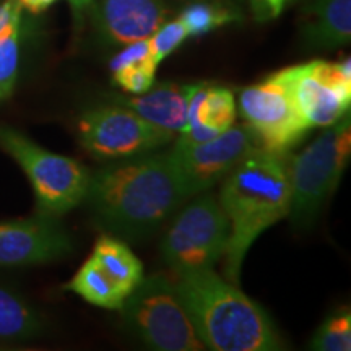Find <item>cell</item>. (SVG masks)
Wrapping results in <instances>:
<instances>
[{"label": "cell", "mask_w": 351, "mask_h": 351, "mask_svg": "<svg viewBox=\"0 0 351 351\" xmlns=\"http://www.w3.org/2000/svg\"><path fill=\"white\" fill-rule=\"evenodd\" d=\"M186 199L168 153L104 166L91 174L85 197L99 226L132 241L152 236Z\"/></svg>", "instance_id": "1"}, {"label": "cell", "mask_w": 351, "mask_h": 351, "mask_svg": "<svg viewBox=\"0 0 351 351\" xmlns=\"http://www.w3.org/2000/svg\"><path fill=\"white\" fill-rule=\"evenodd\" d=\"M291 204L289 165L285 153L254 148L230 171L219 205L230 223L225 276L238 285L244 258L258 236L285 218Z\"/></svg>", "instance_id": "2"}, {"label": "cell", "mask_w": 351, "mask_h": 351, "mask_svg": "<svg viewBox=\"0 0 351 351\" xmlns=\"http://www.w3.org/2000/svg\"><path fill=\"white\" fill-rule=\"evenodd\" d=\"M179 298L205 348L276 351L283 340L265 311L212 269L178 275Z\"/></svg>", "instance_id": "3"}, {"label": "cell", "mask_w": 351, "mask_h": 351, "mask_svg": "<svg viewBox=\"0 0 351 351\" xmlns=\"http://www.w3.org/2000/svg\"><path fill=\"white\" fill-rule=\"evenodd\" d=\"M351 155V124L346 114L306 150L289 158L291 204L288 215L296 226H307L339 186Z\"/></svg>", "instance_id": "4"}, {"label": "cell", "mask_w": 351, "mask_h": 351, "mask_svg": "<svg viewBox=\"0 0 351 351\" xmlns=\"http://www.w3.org/2000/svg\"><path fill=\"white\" fill-rule=\"evenodd\" d=\"M125 327L152 350L200 351L205 346L179 298L176 283L165 275L142 278L121 307Z\"/></svg>", "instance_id": "5"}, {"label": "cell", "mask_w": 351, "mask_h": 351, "mask_svg": "<svg viewBox=\"0 0 351 351\" xmlns=\"http://www.w3.org/2000/svg\"><path fill=\"white\" fill-rule=\"evenodd\" d=\"M0 148L32 182L39 213L60 217L85 202L91 174L73 158L44 150L21 132L0 125Z\"/></svg>", "instance_id": "6"}, {"label": "cell", "mask_w": 351, "mask_h": 351, "mask_svg": "<svg viewBox=\"0 0 351 351\" xmlns=\"http://www.w3.org/2000/svg\"><path fill=\"white\" fill-rule=\"evenodd\" d=\"M230 223L212 194L189 204L166 231L161 257L174 274L212 269L225 254Z\"/></svg>", "instance_id": "7"}, {"label": "cell", "mask_w": 351, "mask_h": 351, "mask_svg": "<svg viewBox=\"0 0 351 351\" xmlns=\"http://www.w3.org/2000/svg\"><path fill=\"white\" fill-rule=\"evenodd\" d=\"M78 142L95 160L117 161L165 147L174 134L121 104L86 109L77 122Z\"/></svg>", "instance_id": "8"}, {"label": "cell", "mask_w": 351, "mask_h": 351, "mask_svg": "<svg viewBox=\"0 0 351 351\" xmlns=\"http://www.w3.org/2000/svg\"><path fill=\"white\" fill-rule=\"evenodd\" d=\"M307 129L330 127L345 117L351 104L350 59L313 60L276 72Z\"/></svg>", "instance_id": "9"}, {"label": "cell", "mask_w": 351, "mask_h": 351, "mask_svg": "<svg viewBox=\"0 0 351 351\" xmlns=\"http://www.w3.org/2000/svg\"><path fill=\"white\" fill-rule=\"evenodd\" d=\"M239 111L252 137L267 152L287 155L309 132L276 73L241 91Z\"/></svg>", "instance_id": "10"}, {"label": "cell", "mask_w": 351, "mask_h": 351, "mask_svg": "<svg viewBox=\"0 0 351 351\" xmlns=\"http://www.w3.org/2000/svg\"><path fill=\"white\" fill-rule=\"evenodd\" d=\"M256 138L245 125H231L207 142L176 140L168 155L181 179L187 197L208 191L225 179L243 158L256 148Z\"/></svg>", "instance_id": "11"}, {"label": "cell", "mask_w": 351, "mask_h": 351, "mask_svg": "<svg viewBox=\"0 0 351 351\" xmlns=\"http://www.w3.org/2000/svg\"><path fill=\"white\" fill-rule=\"evenodd\" d=\"M73 243L56 217H36L0 223V267L47 263L72 252Z\"/></svg>", "instance_id": "12"}, {"label": "cell", "mask_w": 351, "mask_h": 351, "mask_svg": "<svg viewBox=\"0 0 351 351\" xmlns=\"http://www.w3.org/2000/svg\"><path fill=\"white\" fill-rule=\"evenodd\" d=\"M161 0H99L93 20L99 36L111 44H129L148 39L165 23Z\"/></svg>", "instance_id": "13"}, {"label": "cell", "mask_w": 351, "mask_h": 351, "mask_svg": "<svg viewBox=\"0 0 351 351\" xmlns=\"http://www.w3.org/2000/svg\"><path fill=\"white\" fill-rule=\"evenodd\" d=\"M112 103L121 104L150 124L173 134H182L187 125V85L158 83L142 95H114Z\"/></svg>", "instance_id": "14"}, {"label": "cell", "mask_w": 351, "mask_h": 351, "mask_svg": "<svg viewBox=\"0 0 351 351\" xmlns=\"http://www.w3.org/2000/svg\"><path fill=\"white\" fill-rule=\"evenodd\" d=\"M301 36L309 49H335L351 39V0H307Z\"/></svg>", "instance_id": "15"}, {"label": "cell", "mask_w": 351, "mask_h": 351, "mask_svg": "<svg viewBox=\"0 0 351 351\" xmlns=\"http://www.w3.org/2000/svg\"><path fill=\"white\" fill-rule=\"evenodd\" d=\"M91 258L116 283V287L124 293L125 298L142 282V262L127 247L125 243L112 236H101L96 241Z\"/></svg>", "instance_id": "16"}, {"label": "cell", "mask_w": 351, "mask_h": 351, "mask_svg": "<svg viewBox=\"0 0 351 351\" xmlns=\"http://www.w3.org/2000/svg\"><path fill=\"white\" fill-rule=\"evenodd\" d=\"M64 288L75 293L88 304L103 307V309L121 311L125 301L124 293L91 257L83 263L73 278L64 285Z\"/></svg>", "instance_id": "17"}, {"label": "cell", "mask_w": 351, "mask_h": 351, "mask_svg": "<svg viewBox=\"0 0 351 351\" xmlns=\"http://www.w3.org/2000/svg\"><path fill=\"white\" fill-rule=\"evenodd\" d=\"M43 332L41 315L20 295L0 287V340H26Z\"/></svg>", "instance_id": "18"}, {"label": "cell", "mask_w": 351, "mask_h": 351, "mask_svg": "<svg viewBox=\"0 0 351 351\" xmlns=\"http://www.w3.org/2000/svg\"><path fill=\"white\" fill-rule=\"evenodd\" d=\"M179 19L189 36H202L232 21H239L241 13L223 0H195L184 8Z\"/></svg>", "instance_id": "19"}, {"label": "cell", "mask_w": 351, "mask_h": 351, "mask_svg": "<svg viewBox=\"0 0 351 351\" xmlns=\"http://www.w3.org/2000/svg\"><path fill=\"white\" fill-rule=\"evenodd\" d=\"M311 348L319 351L351 350V313L348 307L335 311L314 333Z\"/></svg>", "instance_id": "20"}, {"label": "cell", "mask_w": 351, "mask_h": 351, "mask_svg": "<svg viewBox=\"0 0 351 351\" xmlns=\"http://www.w3.org/2000/svg\"><path fill=\"white\" fill-rule=\"evenodd\" d=\"M20 25L21 19L15 20L0 34V101L10 98L19 77Z\"/></svg>", "instance_id": "21"}, {"label": "cell", "mask_w": 351, "mask_h": 351, "mask_svg": "<svg viewBox=\"0 0 351 351\" xmlns=\"http://www.w3.org/2000/svg\"><path fill=\"white\" fill-rule=\"evenodd\" d=\"M158 65L155 60L145 59L140 62H134L121 67L112 72V80L117 86H121L124 91H129L132 95H142L147 90H150L155 83V72Z\"/></svg>", "instance_id": "22"}, {"label": "cell", "mask_w": 351, "mask_h": 351, "mask_svg": "<svg viewBox=\"0 0 351 351\" xmlns=\"http://www.w3.org/2000/svg\"><path fill=\"white\" fill-rule=\"evenodd\" d=\"M189 38V33L186 26L181 21V19L168 21L160 26L155 33L148 38V44H150L152 57L156 65H160L169 54L178 49L181 44Z\"/></svg>", "instance_id": "23"}, {"label": "cell", "mask_w": 351, "mask_h": 351, "mask_svg": "<svg viewBox=\"0 0 351 351\" xmlns=\"http://www.w3.org/2000/svg\"><path fill=\"white\" fill-rule=\"evenodd\" d=\"M288 0H251L252 10L258 21L271 20L278 16Z\"/></svg>", "instance_id": "24"}, {"label": "cell", "mask_w": 351, "mask_h": 351, "mask_svg": "<svg viewBox=\"0 0 351 351\" xmlns=\"http://www.w3.org/2000/svg\"><path fill=\"white\" fill-rule=\"evenodd\" d=\"M21 7L19 0H5L0 3V34L7 32L13 21L21 19Z\"/></svg>", "instance_id": "25"}, {"label": "cell", "mask_w": 351, "mask_h": 351, "mask_svg": "<svg viewBox=\"0 0 351 351\" xmlns=\"http://www.w3.org/2000/svg\"><path fill=\"white\" fill-rule=\"evenodd\" d=\"M19 2L21 7L28 8L32 13H41L46 8H49L56 0H19Z\"/></svg>", "instance_id": "26"}, {"label": "cell", "mask_w": 351, "mask_h": 351, "mask_svg": "<svg viewBox=\"0 0 351 351\" xmlns=\"http://www.w3.org/2000/svg\"><path fill=\"white\" fill-rule=\"evenodd\" d=\"M70 3V7H72V12H73V16H75V21L77 23H80L83 13H85L86 8L91 7V3H93V0H67Z\"/></svg>", "instance_id": "27"}, {"label": "cell", "mask_w": 351, "mask_h": 351, "mask_svg": "<svg viewBox=\"0 0 351 351\" xmlns=\"http://www.w3.org/2000/svg\"><path fill=\"white\" fill-rule=\"evenodd\" d=\"M194 2H195V0H194Z\"/></svg>", "instance_id": "28"}]
</instances>
